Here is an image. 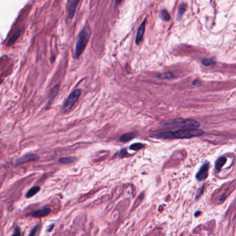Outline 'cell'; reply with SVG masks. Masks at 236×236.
Listing matches in <instances>:
<instances>
[{"instance_id": "1", "label": "cell", "mask_w": 236, "mask_h": 236, "mask_svg": "<svg viewBox=\"0 0 236 236\" xmlns=\"http://www.w3.org/2000/svg\"><path fill=\"white\" fill-rule=\"evenodd\" d=\"M90 29L89 26H86L82 30L80 34L78 35V40L76 44L75 51H74V57L76 58H78L83 53L86 46L88 43V41L90 37Z\"/></svg>"}, {"instance_id": "2", "label": "cell", "mask_w": 236, "mask_h": 236, "mask_svg": "<svg viewBox=\"0 0 236 236\" xmlns=\"http://www.w3.org/2000/svg\"><path fill=\"white\" fill-rule=\"evenodd\" d=\"M202 130L197 128H184L183 130L173 132L174 139H189L191 137L199 136L204 134Z\"/></svg>"}, {"instance_id": "3", "label": "cell", "mask_w": 236, "mask_h": 236, "mask_svg": "<svg viewBox=\"0 0 236 236\" xmlns=\"http://www.w3.org/2000/svg\"><path fill=\"white\" fill-rule=\"evenodd\" d=\"M81 94V89H75L73 92H71L70 95L69 96L67 100L65 101V103L63 105V111L67 112L73 108V106L75 105L76 101L78 100V98L80 97Z\"/></svg>"}, {"instance_id": "4", "label": "cell", "mask_w": 236, "mask_h": 236, "mask_svg": "<svg viewBox=\"0 0 236 236\" xmlns=\"http://www.w3.org/2000/svg\"><path fill=\"white\" fill-rule=\"evenodd\" d=\"M176 125L183 128H198L199 123L195 120L188 119L186 120H177Z\"/></svg>"}, {"instance_id": "5", "label": "cell", "mask_w": 236, "mask_h": 236, "mask_svg": "<svg viewBox=\"0 0 236 236\" xmlns=\"http://www.w3.org/2000/svg\"><path fill=\"white\" fill-rule=\"evenodd\" d=\"M209 166H210L209 163H206L204 164V165L200 168L199 171L196 175V178L197 180L202 181L206 179L208 175V169H209Z\"/></svg>"}, {"instance_id": "6", "label": "cell", "mask_w": 236, "mask_h": 236, "mask_svg": "<svg viewBox=\"0 0 236 236\" xmlns=\"http://www.w3.org/2000/svg\"><path fill=\"white\" fill-rule=\"evenodd\" d=\"M81 0H69L68 4V17L69 19H72L75 15L77 6Z\"/></svg>"}, {"instance_id": "7", "label": "cell", "mask_w": 236, "mask_h": 236, "mask_svg": "<svg viewBox=\"0 0 236 236\" xmlns=\"http://www.w3.org/2000/svg\"><path fill=\"white\" fill-rule=\"evenodd\" d=\"M39 159V156L37 155H35V154H27V155H25L23 156H22L20 159L16 161V164H22V163H25L27 162H29V161H35Z\"/></svg>"}, {"instance_id": "8", "label": "cell", "mask_w": 236, "mask_h": 236, "mask_svg": "<svg viewBox=\"0 0 236 236\" xmlns=\"http://www.w3.org/2000/svg\"><path fill=\"white\" fill-rule=\"evenodd\" d=\"M145 22H146V20H145L143 22L141 26H139V28L137 31L136 35V45H139L143 41V38H144V33L145 31Z\"/></svg>"}, {"instance_id": "9", "label": "cell", "mask_w": 236, "mask_h": 236, "mask_svg": "<svg viewBox=\"0 0 236 236\" xmlns=\"http://www.w3.org/2000/svg\"><path fill=\"white\" fill-rule=\"evenodd\" d=\"M153 137L158 139H174L173 132L172 131H160L155 132L152 134Z\"/></svg>"}, {"instance_id": "10", "label": "cell", "mask_w": 236, "mask_h": 236, "mask_svg": "<svg viewBox=\"0 0 236 236\" xmlns=\"http://www.w3.org/2000/svg\"><path fill=\"white\" fill-rule=\"evenodd\" d=\"M51 212V208L48 207L42 208L40 209H37L32 211L30 213V215L33 217H43L47 215L48 214Z\"/></svg>"}, {"instance_id": "11", "label": "cell", "mask_w": 236, "mask_h": 236, "mask_svg": "<svg viewBox=\"0 0 236 236\" xmlns=\"http://www.w3.org/2000/svg\"><path fill=\"white\" fill-rule=\"evenodd\" d=\"M134 137V133H127V134H123V135L120 136L119 139V141L123 143H125L130 141V140L132 139Z\"/></svg>"}, {"instance_id": "12", "label": "cell", "mask_w": 236, "mask_h": 236, "mask_svg": "<svg viewBox=\"0 0 236 236\" xmlns=\"http://www.w3.org/2000/svg\"><path fill=\"white\" fill-rule=\"evenodd\" d=\"M40 188L39 187V186H35V187H33L30 189L28 192H27V193L26 195V197H27V198L31 197L33 195H36L38 192L40 191Z\"/></svg>"}, {"instance_id": "13", "label": "cell", "mask_w": 236, "mask_h": 236, "mask_svg": "<svg viewBox=\"0 0 236 236\" xmlns=\"http://www.w3.org/2000/svg\"><path fill=\"white\" fill-rule=\"evenodd\" d=\"M226 157H224V156H222V157L219 158L218 160L217 161L216 165H215L217 170H220L222 168V166L224 165V163H226Z\"/></svg>"}, {"instance_id": "14", "label": "cell", "mask_w": 236, "mask_h": 236, "mask_svg": "<svg viewBox=\"0 0 236 236\" xmlns=\"http://www.w3.org/2000/svg\"><path fill=\"white\" fill-rule=\"evenodd\" d=\"M20 34H21V31H20H20H18V32H16L11 37V38H10V39L9 43H8V45H13V43H15V41L18 39L19 37H20Z\"/></svg>"}, {"instance_id": "15", "label": "cell", "mask_w": 236, "mask_h": 236, "mask_svg": "<svg viewBox=\"0 0 236 236\" xmlns=\"http://www.w3.org/2000/svg\"><path fill=\"white\" fill-rule=\"evenodd\" d=\"M157 77L161 79H171L172 78H173L174 76L173 74L171 72H167V73L160 74V75H158Z\"/></svg>"}, {"instance_id": "16", "label": "cell", "mask_w": 236, "mask_h": 236, "mask_svg": "<svg viewBox=\"0 0 236 236\" xmlns=\"http://www.w3.org/2000/svg\"><path fill=\"white\" fill-rule=\"evenodd\" d=\"M144 144H141V143H136V144H132L130 145V148L131 150H139L144 148Z\"/></svg>"}, {"instance_id": "17", "label": "cell", "mask_w": 236, "mask_h": 236, "mask_svg": "<svg viewBox=\"0 0 236 236\" xmlns=\"http://www.w3.org/2000/svg\"><path fill=\"white\" fill-rule=\"evenodd\" d=\"M59 161L62 163H72L74 161L73 158H71V157H63V158H60Z\"/></svg>"}, {"instance_id": "18", "label": "cell", "mask_w": 236, "mask_h": 236, "mask_svg": "<svg viewBox=\"0 0 236 236\" xmlns=\"http://www.w3.org/2000/svg\"><path fill=\"white\" fill-rule=\"evenodd\" d=\"M161 17H162V18L165 21H168L170 20V19H171V16H170L169 13L166 10H163L162 11H161Z\"/></svg>"}, {"instance_id": "19", "label": "cell", "mask_w": 236, "mask_h": 236, "mask_svg": "<svg viewBox=\"0 0 236 236\" xmlns=\"http://www.w3.org/2000/svg\"><path fill=\"white\" fill-rule=\"evenodd\" d=\"M202 64L206 66H210L215 64V61H214L213 59L206 58L202 60Z\"/></svg>"}, {"instance_id": "20", "label": "cell", "mask_w": 236, "mask_h": 236, "mask_svg": "<svg viewBox=\"0 0 236 236\" xmlns=\"http://www.w3.org/2000/svg\"><path fill=\"white\" fill-rule=\"evenodd\" d=\"M186 10V6L185 4L182 3V4H180L179 6V15L182 16Z\"/></svg>"}, {"instance_id": "21", "label": "cell", "mask_w": 236, "mask_h": 236, "mask_svg": "<svg viewBox=\"0 0 236 236\" xmlns=\"http://www.w3.org/2000/svg\"><path fill=\"white\" fill-rule=\"evenodd\" d=\"M127 155H128V152L126 149H123L121 151H120V157H124V156Z\"/></svg>"}, {"instance_id": "22", "label": "cell", "mask_w": 236, "mask_h": 236, "mask_svg": "<svg viewBox=\"0 0 236 236\" xmlns=\"http://www.w3.org/2000/svg\"><path fill=\"white\" fill-rule=\"evenodd\" d=\"M37 228H38V226L37 225V226H35L33 228V229L31 230V232H30V233H29V235H35V233H36V231H37Z\"/></svg>"}, {"instance_id": "23", "label": "cell", "mask_w": 236, "mask_h": 236, "mask_svg": "<svg viewBox=\"0 0 236 236\" xmlns=\"http://www.w3.org/2000/svg\"><path fill=\"white\" fill-rule=\"evenodd\" d=\"M20 234H21V233H20V229H19L18 227L16 228L15 230V232H14V233H13V235H20Z\"/></svg>"}, {"instance_id": "24", "label": "cell", "mask_w": 236, "mask_h": 236, "mask_svg": "<svg viewBox=\"0 0 236 236\" xmlns=\"http://www.w3.org/2000/svg\"><path fill=\"white\" fill-rule=\"evenodd\" d=\"M122 2V0H116V4L119 5L120 4V2Z\"/></svg>"}]
</instances>
